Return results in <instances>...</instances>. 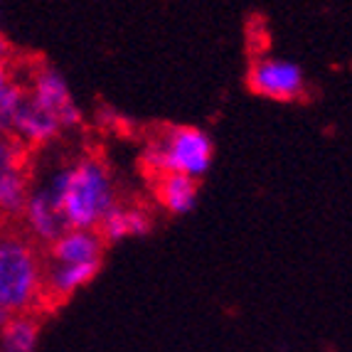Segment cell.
Instances as JSON below:
<instances>
[{
	"mask_svg": "<svg viewBox=\"0 0 352 352\" xmlns=\"http://www.w3.org/2000/svg\"><path fill=\"white\" fill-rule=\"evenodd\" d=\"M40 185L54 197L69 229H96L118 205L111 173L91 155L59 165Z\"/></svg>",
	"mask_w": 352,
	"mask_h": 352,
	"instance_id": "6da1fadb",
	"label": "cell"
},
{
	"mask_svg": "<svg viewBox=\"0 0 352 352\" xmlns=\"http://www.w3.org/2000/svg\"><path fill=\"white\" fill-rule=\"evenodd\" d=\"M45 303V261L23 232L0 229V305L10 316L35 313Z\"/></svg>",
	"mask_w": 352,
	"mask_h": 352,
	"instance_id": "7a4b0ae2",
	"label": "cell"
},
{
	"mask_svg": "<svg viewBox=\"0 0 352 352\" xmlns=\"http://www.w3.org/2000/svg\"><path fill=\"white\" fill-rule=\"evenodd\" d=\"M146 160L158 175H185L200 180L212 168L214 143L202 129L173 126L148 146Z\"/></svg>",
	"mask_w": 352,
	"mask_h": 352,
	"instance_id": "3957f363",
	"label": "cell"
},
{
	"mask_svg": "<svg viewBox=\"0 0 352 352\" xmlns=\"http://www.w3.org/2000/svg\"><path fill=\"white\" fill-rule=\"evenodd\" d=\"M32 182L28 173V148L0 133V217H20Z\"/></svg>",
	"mask_w": 352,
	"mask_h": 352,
	"instance_id": "277c9868",
	"label": "cell"
},
{
	"mask_svg": "<svg viewBox=\"0 0 352 352\" xmlns=\"http://www.w3.org/2000/svg\"><path fill=\"white\" fill-rule=\"evenodd\" d=\"M25 89H28L30 99L47 113H52L65 131L82 124V109L76 106L69 82L59 69L50 65H40L30 74V82Z\"/></svg>",
	"mask_w": 352,
	"mask_h": 352,
	"instance_id": "5b68a950",
	"label": "cell"
},
{
	"mask_svg": "<svg viewBox=\"0 0 352 352\" xmlns=\"http://www.w3.org/2000/svg\"><path fill=\"white\" fill-rule=\"evenodd\" d=\"M247 79L254 94L271 101H298L305 94V72L291 59H256Z\"/></svg>",
	"mask_w": 352,
	"mask_h": 352,
	"instance_id": "8992f818",
	"label": "cell"
},
{
	"mask_svg": "<svg viewBox=\"0 0 352 352\" xmlns=\"http://www.w3.org/2000/svg\"><path fill=\"white\" fill-rule=\"evenodd\" d=\"M20 222L25 227V236H30L35 244H47V247L69 229L59 205L42 185H32L20 212Z\"/></svg>",
	"mask_w": 352,
	"mask_h": 352,
	"instance_id": "52a82bcc",
	"label": "cell"
},
{
	"mask_svg": "<svg viewBox=\"0 0 352 352\" xmlns=\"http://www.w3.org/2000/svg\"><path fill=\"white\" fill-rule=\"evenodd\" d=\"M62 131L65 129H62V124H59L52 113L40 109L35 101L25 94V99L20 101V106L15 109V113H12L10 121L6 124L3 133L18 138L25 148H42V146H50L52 141H57L59 135H62Z\"/></svg>",
	"mask_w": 352,
	"mask_h": 352,
	"instance_id": "ba28073f",
	"label": "cell"
},
{
	"mask_svg": "<svg viewBox=\"0 0 352 352\" xmlns=\"http://www.w3.org/2000/svg\"><path fill=\"white\" fill-rule=\"evenodd\" d=\"M104 239L96 229H67L57 241L50 244V261L59 264H101Z\"/></svg>",
	"mask_w": 352,
	"mask_h": 352,
	"instance_id": "9c48e42d",
	"label": "cell"
},
{
	"mask_svg": "<svg viewBox=\"0 0 352 352\" xmlns=\"http://www.w3.org/2000/svg\"><path fill=\"white\" fill-rule=\"evenodd\" d=\"M101 271V264H59V261H45V300L62 303L72 298L76 291L94 281Z\"/></svg>",
	"mask_w": 352,
	"mask_h": 352,
	"instance_id": "30bf717a",
	"label": "cell"
},
{
	"mask_svg": "<svg viewBox=\"0 0 352 352\" xmlns=\"http://www.w3.org/2000/svg\"><path fill=\"white\" fill-rule=\"evenodd\" d=\"M104 244H118L126 239H141L151 234V217L141 207L131 205H116L96 227Z\"/></svg>",
	"mask_w": 352,
	"mask_h": 352,
	"instance_id": "8fae6325",
	"label": "cell"
},
{
	"mask_svg": "<svg viewBox=\"0 0 352 352\" xmlns=\"http://www.w3.org/2000/svg\"><path fill=\"white\" fill-rule=\"evenodd\" d=\"M197 180L185 175H158L155 197L170 214H190L197 205Z\"/></svg>",
	"mask_w": 352,
	"mask_h": 352,
	"instance_id": "7c38bea8",
	"label": "cell"
},
{
	"mask_svg": "<svg viewBox=\"0 0 352 352\" xmlns=\"http://www.w3.org/2000/svg\"><path fill=\"white\" fill-rule=\"evenodd\" d=\"M40 345V320L32 313H15L0 328V352H35Z\"/></svg>",
	"mask_w": 352,
	"mask_h": 352,
	"instance_id": "4fadbf2b",
	"label": "cell"
},
{
	"mask_svg": "<svg viewBox=\"0 0 352 352\" xmlns=\"http://www.w3.org/2000/svg\"><path fill=\"white\" fill-rule=\"evenodd\" d=\"M10 84H12V76H10V69H8V62H0V104L6 99Z\"/></svg>",
	"mask_w": 352,
	"mask_h": 352,
	"instance_id": "5bb4252c",
	"label": "cell"
},
{
	"mask_svg": "<svg viewBox=\"0 0 352 352\" xmlns=\"http://www.w3.org/2000/svg\"><path fill=\"white\" fill-rule=\"evenodd\" d=\"M6 54H8V45H6V40L0 37V62H6Z\"/></svg>",
	"mask_w": 352,
	"mask_h": 352,
	"instance_id": "9a60e30c",
	"label": "cell"
},
{
	"mask_svg": "<svg viewBox=\"0 0 352 352\" xmlns=\"http://www.w3.org/2000/svg\"><path fill=\"white\" fill-rule=\"evenodd\" d=\"M8 318H10V313H8L6 308H3V305H0V328H3V323H6Z\"/></svg>",
	"mask_w": 352,
	"mask_h": 352,
	"instance_id": "2e32d148",
	"label": "cell"
}]
</instances>
